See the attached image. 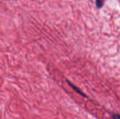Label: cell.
<instances>
[{
	"mask_svg": "<svg viewBox=\"0 0 120 119\" xmlns=\"http://www.w3.org/2000/svg\"><path fill=\"white\" fill-rule=\"evenodd\" d=\"M112 118H113V119H120V117L118 114H114L112 115Z\"/></svg>",
	"mask_w": 120,
	"mask_h": 119,
	"instance_id": "3",
	"label": "cell"
},
{
	"mask_svg": "<svg viewBox=\"0 0 120 119\" xmlns=\"http://www.w3.org/2000/svg\"><path fill=\"white\" fill-rule=\"evenodd\" d=\"M105 2V0H96V5L97 8H101Z\"/></svg>",
	"mask_w": 120,
	"mask_h": 119,
	"instance_id": "2",
	"label": "cell"
},
{
	"mask_svg": "<svg viewBox=\"0 0 120 119\" xmlns=\"http://www.w3.org/2000/svg\"><path fill=\"white\" fill-rule=\"evenodd\" d=\"M68 84H69V85H70V86H71V87L73 89L75 90V91H76V92H77V93H79V94H81V95H82V96H84L86 97V94H84V93H83V92H82V91H81L78 88H77V87H76V86H75V85H74L73 84H71V83L70 82L68 81Z\"/></svg>",
	"mask_w": 120,
	"mask_h": 119,
	"instance_id": "1",
	"label": "cell"
}]
</instances>
